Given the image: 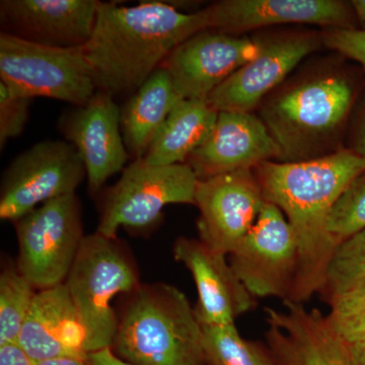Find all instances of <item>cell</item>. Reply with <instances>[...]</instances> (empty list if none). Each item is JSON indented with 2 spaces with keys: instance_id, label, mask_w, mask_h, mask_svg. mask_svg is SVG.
<instances>
[{
  "instance_id": "cell-14",
  "label": "cell",
  "mask_w": 365,
  "mask_h": 365,
  "mask_svg": "<svg viewBox=\"0 0 365 365\" xmlns=\"http://www.w3.org/2000/svg\"><path fill=\"white\" fill-rule=\"evenodd\" d=\"M98 0H1V33L36 44L83 47L91 39Z\"/></svg>"
},
{
  "instance_id": "cell-35",
  "label": "cell",
  "mask_w": 365,
  "mask_h": 365,
  "mask_svg": "<svg viewBox=\"0 0 365 365\" xmlns=\"http://www.w3.org/2000/svg\"><path fill=\"white\" fill-rule=\"evenodd\" d=\"M351 6L354 9L360 25L364 28L361 30L365 31V0H353Z\"/></svg>"
},
{
  "instance_id": "cell-2",
  "label": "cell",
  "mask_w": 365,
  "mask_h": 365,
  "mask_svg": "<svg viewBox=\"0 0 365 365\" xmlns=\"http://www.w3.org/2000/svg\"><path fill=\"white\" fill-rule=\"evenodd\" d=\"M206 30L202 9L186 14L168 1L134 6L101 1L91 39L83 46L97 91L113 98L131 96L178 45Z\"/></svg>"
},
{
  "instance_id": "cell-29",
  "label": "cell",
  "mask_w": 365,
  "mask_h": 365,
  "mask_svg": "<svg viewBox=\"0 0 365 365\" xmlns=\"http://www.w3.org/2000/svg\"><path fill=\"white\" fill-rule=\"evenodd\" d=\"M329 47L342 53L365 69V31L357 29H333L325 36Z\"/></svg>"
},
{
  "instance_id": "cell-32",
  "label": "cell",
  "mask_w": 365,
  "mask_h": 365,
  "mask_svg": "<svg viewBox=\"0 0 365 365\" xmlns=\"http://www.w3.org/2000/svg\"><path fill=\"white\" fill-rule=\"evenodd\" d=\"M347 350L351 365H365V340L347 344Z\"/></svg>"
},
{
  "instance_id": "cell-3",
  "label": "cell",
  "mask_w": 365,
  "mask_h": 365,
  "mask_svg": "<svg viewBox=\"0 0 365 365\" xmlns=\"http://www.w3.org/2000/svg\"><path fill=\"white\" fill-rule=\"evenodd\" d=\"M112 350L133 365H205L203 330L179 288L140 284L128 294Z\"/></svg>"
},
{
  "instance_id": "cell-34",
  "label": "cell",
  "mask_w": 365,
  "mask_h": 365,
  "mask_svg": "<svg viewBox=\"0 0 365 365\" xmlns=\"http://www.w3.org/2000/svg\"><path fill=\"white\" fill-rule=\"evenodd\" d=\"M36 365H90L88 360L76 359H61L46 360L36 364Z\"/></svg>"
},
{
  "instance_id": "cell-30",
  "label": "cell",
  "mask_w": 365,
  "mask_h": 365,
  "mask_svg": "<svg viewBox=\"0 0 365 365\" xmlns=\"http://www.w3.org/2000/svg\"><path fill=\"white\" fill-rule=\"evenodd\" d=\"M0 365H36L18 344L0 346Z\"/></svg>"
},
{
  "instance_id": "cell-4",
  "label": "cell",
  "mask_w": 365,
  "mask_h": 365,
  "mask_svg": "<svg viewBox=\"0 0 365 365\" xmlns=\"http://www.w3.org/2000/svg\"><path fill=\"white\" fill-rule=\"evenodd\" d=\"M353 90L335 72L309 76L274 96L262 109V121L280 150L281 162L324 157L350 111Z\"/></svg>"
},
{
  "instance_id": "cell-24",
  "label": "cell",
  "mask_w": 365,
  "mask_h": 365,
  "mask_svg": "<svg viewBox=\"0 0 365 365\" xmlns=\"http://www.w3.org/2000/svg\"><path fill=\"white\" fill-rule=\"evenodd\" d=\"M37 290L16 267L0 274V346L18 344Z\"/></svg>"
},
{
  "instance_id": "cell-27",
  "label": "cell",
  "mask_w": 365,
  "mask_h": 365,
  "mask_svg": "<svg viewBox=\"0 0 365 365\" xmlns=\"http://www.w3.org/2000/svg\"><path fill=\"white\" fill-rule=\"evenodd\" d=\"M331 326L346 344L365 340V284L329 300Z\"/></svg>"
},
{
  "instance_id": "cell-21",
  "label": "cell",
  "mask_w": 365,
  "mask_h": 365,
  "mask_svg": "<svg viewBox=\"0 0 365 365\" xmlns=\"http://www.w3.org/2000/svg\"><path fill=\"white\" fill-rule=\"evenodd\" d=\"M181 100L169 72L163 67L129 96L121 108L120 122L125 146L132 160L144 158L165 119Z\"/></svg>"
},
{
  "instance_id": "cell-15",
  "label": "cell",
  "mask_w": 365,
  "mask_h": 365,
  "mask_svg": "<svg viewBox=\"0 0 365 365\" xmlns=\"http://www.w3.org/2000/svg\"><path fill=\"white\" fill-rule=\"evenodd\" d=\"M282 311L266 307V338L277 365H351L347 344L327 316L285 300Z\"/></svg>"
},
{
  "instance_id": "cell-16",
  "label": "cell",
  "mask_w": 365,
  "mask_h": 365,
  "mask_svg": "<svg viewBox=\"0 0 365 365\" xmlns=\"http://www.w3.org/2000/svg\"><path fill=\"white\" fill-rule=\"evenodd\" d=\"M280 150L261 118L250 112H218L206 140L187 160L198 180L252 170Z\"/></svg>"
},
{
  "instance_id": "cell-33",
  "label": "cell",
  "mask_w": 365,
  "mask_h": 365,
  "mask_svg": "<svg viewBox=\"0 0 365 365\" xmlns=\"http://www.w3.org/2000/svg\"><path fill=\"white\" fill-rule=\"evenodd\" d=\"M354 151L365 158V113L357 130Z\"/></svg>"
},
{
  "instance_id": "cell-20",
  "label": "cell",
  "mask_w": 365,
  "mask_h": 365,
  "mask_svg": "<svg viewBox=\"0 0 365 365\" xmlns=\"http://www.w3.org/2000/svg\"><path fill=\"white\" fill-rule=\"evenodd\" d=\"M18 345L35 364L61 359L88 360L85 329L64 283L37 292Z\"/></svg>"
},
{
  "instance_id": "cell-25",
  "label": "cell",
  "mask_w": 365,
  "mask_h": 365,
  "mask_svg": "<svg viewBox=\"0 0 365 365\" xmlns=\"http://www.w3.org/2000/svg\"><path fill=\"white\" fill-rule=\"evenodd\" d=\"M365 284V230L338 245L327 267L322 294L326 299Z\"/></svg>"
},
{
  "instance_id": "cell-18",
  "label": "cell",
  "mask_w": 365,
  "mask_h": 365,
  "mask_svg": "<svg viewBox=\"0 0 365 365\" xmlns=\"http://www.w3.org/2000/svg\"><path fill=\"white\" fill-rule=\"evenodd\" d=\"M173 252L193 276L198 294L194 309L201 325L235 324L256 307V297L235 275L225 255L186 237L176 240Z\"/></svg>"
},
{
  "instance_id": "cell-8",
  "label": "cell",
  "mask_w": 365,
  "mask_h": 365,
  "mask_svg": "<svg viewBox=\"0 0 365 365\" xmlns=\"http://www.w3.org/2000/svg\"><path fill=\"white\" fill-rule=\"evenodd\" d=\"M14 223L21 275L37 292L63 284L86 237L76 193L48 201Z\"/></svg>"
},
{
  "instance_id": "cell-28",
  "label": "cell",
  "mask_w": 365,
  "mask_h": 365,
  "mask_svg": "<svg viewBox=\"0 0 365 365\" xmlns=\"http://www.w3.org/2000/svg\"><path fill=\"white\" fill-rule=\"evenodd\" d=\"M32 98L16 95L0 81V150L25 130Z\"/></svg>"
},
{
  "instance_id": "cell-9",
  "label": "cell",
  "mask_w": 365,
  "mask_h": 365,
  "mask_svg": "<svg viewBox=\"0 0 365 365\" xmlns=\"http://www.w3.org/2000/svg\"><path fill=\"white\" fill-rule=\"evenodd\" d=\"M85 178V165L68 141L47 139L34 144L4 170L0 218L16 222L48 201L76 193Z\"/></svg>"
},
{
  "instance_id": "cell-22",
  "label": "cell",
  "mask_w": 365,
  "mask_h": 365,
  "mask_svg": "<svg viewBox=\"0 0 365 365\" xmlns=\"http://www.w3.org/2000/svg\"><path fill=\"white\" fill-rule=\"evenodd\" d=\"M218 112L207 101L181 100L165 119L143 160L151 165L186 163L206 140Z\"/></svg>"
},
{
  "instance_id": "cell-17",
  "label": "cell",
  "mask_w": 365,
  "mask_h": 365,
  "mask_svg": "<svg viewBox=\"0 0 365 365\" xmlns=\"http://www.w3.org/2000/svg\"><path fill=\"white\" fill-rule=\"evenodd\" d=\"M317 47L318 41L307 34L263 40L258 56L215 88L208 104L217 112L251 113Z\"/></svg>"
},
{
  "instance_id": "cell-12",
  "label": "cell",
  "mask_w": 365,
  "mask_h": 365,
  "mask_svg": "<svg viewBox=\"0 0 365 365\" xmlns=\"http://www.w3.org/2000/svg\"><path fill=\"white\" fill-rule=\"evenodd\" d=\"M265 201L252 170L198 180L195 205L199 240L227 256L253 227Z\"/></svg>"
},
{
  "instance_id": "cell-13",
  "label": "cell",
  "mask_w": 365,
  "mask_h": 365,
  "mask_svg": "<svg viewBox=\"0 0 365 365\" xmlns=\"http://www.w3.org/2000/svg\"><path fill=\"white\" fill-rule=\"evenodd\" d=\"M120 115L121 108L115 98L97 91L90 102L73 107L60 118V131L85 165L91 193L97 194L110 178L123 172L131 158L122 135Z\"/></svg>"
},
{
  "instance_id": "cell-19",
  "label": "cell",
  "mask_w": 365,
  "mask_h": 365,
  "mask_svg": "<svg viewBox=\"0 0 365 365\" xmlns=\"http://www.w3.org/2000/svg\"><path fill=\"white\" fill-rule=\"evenodd\" d=\"M202 11L207 30L230 35L285 24L351 29L349 6L337 0H222Z\"/></svg>"
},
{
  "instance_id": "cell-10",
  "label": "cell",
  "mask_w": 365,
  "mask_h": 365,
  "mask_svg": "<svg viewBox=\"0 0 365 365\" xmlns=\"http://www.w3.org/2000/svg\"><path fill=\"white\" fill-rule=\"evenodd\" d=\"M230 257L235 275L254 297L289 299L299 248L294 230L277 206L264 202L256 222Z\"/></svg>"
},
{
  "instance_id": "cell-11",
  "label": "cell",
  "mask_w": 365,
  "mask_h": 365,
  "mask_svg": "<svg viewBox=\"0 0 365 365\" xmlns=\"http://www.w3.org/2000/svg\"><path fill=\"white\" fill-rule=\"evenodd\" d=\"M263 40L206 30L178 45L163 62L182 100L207 101L215 88L258 56Z\"/></svg>"
},
{
  "instance_id": "cell-5",
  "label": "cell",
  "mask_w": 365,
  "mask_h": 365,
  "mask_svg": "<svg viewBox=\"0 0 365 365\" xmlns=\"http://www.w3.org/2000/svg\"><path fill=\"white\" fill-rule=\"evenodd\" d=\"M64 284L85 329L90 354L111 348L119 326L113 299L141 284L130 253L117 237L98 232L86 235Z\"/></svg>"
},
{
  "instance_id": "cell-6",
  "label": "cell",
  "mask_w": 365,
  "mask_h": 365,
  "mask_svg": "<svg viewBox=\"0 0 365 365\" xmlns=\"http://www.w3.org/2000/svg\"><path fill=\"white\" fill-rule=\"evenodd\" d=\"M0 81L16 95L81 107L97 93L83 47H49L0 33Z\"/></svg>"
},
{
  "instance_id": "cell-7",
  "label": "cell",
  "mask_w": 365,
  "mask_h": 365,
  "mask_svg": "<svg viewBox=\"0 0 365 365\" xmlns=\"http://www.w3.org/2000/svg\"><path fill=\"white\" fill-rule=\"evenodd\" d=\"M197 182L198 178L187 163L158 165L143 158L133 160L106 192L97 232L116 239L122 227L150 228L160 222L168 205H195Z\"/></svg>"
},
{
  "instance_id": "cell-26",
  "label": "cell",
  "mask_w": 365,
  "mask_h": 365,
  "mask_svg": "<svg viewBox=\"0 0 365 365\" xmlns=\"http://www.w3.org/2000/svg\"><path fill=\"white\" fill-rule=\"evenodd\" d=\"M327 228L338 245L365 230V172L348 185L334 204Z\"/></svg>"
},
{
  "instance_id": "cell-1",
  "label": "cell",
  "mask_w": 365,
  "mask_h": 365,
  "mask_svg": "<svg viewBox=\"0 0 365 365\" xmlns=\"http://www.w3.org/2000/svg\"><path fill=\"white\" fill-rule=\"evenodd\" d=\"M264 198L287 216L299 248V266L289 299L304 304L325 283L338 244L327 228L334 204L365 172V158L339 150L302 162L268 160L255 168Z\"/></svg>"
},
{
  "instance_id": "cell-31",
  "label": "cell",
  "mask_w": 365,
  "mask_h": 365,
  "mask_svg": "<svg viewBox=\"0 0 365 365\" xmlns=\"http://www.w3.org/2000/svg\"><path fill=\"white\" fill-rule=\"evenodd\" d=\"M88 361L90 365H133L117 356L112 348H106L100 351L91 353Z\"/></svg>"
},
{
  "instance_id": "cell-23",
  "label": "cell",
  "mask_w": 365,
  "mask_h": 365,
  "mask_svg": "<svg viewBox=\"0 0 365 365\" xmlns=\"http://www.w3.org/2000/svg\"><path fill=\"white\" fill-rule=\"evenodd\" d=\"M206 364L210 365H276L271 352L244 339L235 324L201 325Z\"/></svg>"
}]
</instances>
